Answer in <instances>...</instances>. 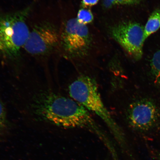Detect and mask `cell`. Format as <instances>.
Segmentation results:
<instances>
[{
    "label": "cell",
    "mask_w": 160,
    "mask_h": 160,
    "mask_svg": "<svg viewBox=\"0 0 160 160\" xmlns=\"http://www.w3.org/2000/svg\"><path fill=\"white\" fill-rule=\"evenodd\" d=\"M155 83L160 88V73L153 77Z\"/></svg>",
    "instance_id": "7c38bea8"
},
{
    "label": "cell",
    "mask_w": 160,
    "mask_h": 160,
    "mask_svg": "<svg viewBox=\"0 0 160 160\" xmlns=\"http://www.w3.org/2000/svg\"><path fill=\"white\" fill-rule=\"evenodd\" d=\"M113 38L130 57L139 61L143 55L145 41L144 28L133 22H125L114 26L110 30Z\"/></svg>",
    "instance_id": "5b68a950"
},
{
    "label": "cell",
    "mask_w": 160,
    "mask_h": 160,
    "mask_svg": "<svg viewBox=\"0 0 160 160\" xmlns=\"http://www.w3.org/2000/svg\"><path fill=\"white\" fill-rule=\"evenodd\" d=\"M69 93L71 98L92 112L104 122L116 139L122 143V131L103 103L95 80L88 76L81 75L70 84Z\"/></svg>",
    "instance_id": "7a4b0ae2"
},
{
    "label": "cell",
    "mask_w": 160,
    "mask_h": 160,
    "mask_svg": "<svg viewBox=\"0 0 160 160\" xmlns=\"http://www.w3.org/2000/svg\"><path fill=\"white\" fill-rule=\"evenodd\" d=\"M141 1L142 0H102L104 7L107 9L117 6L137 4Z\"/></svg>",
    "instance_id": "ba28073f"
},
{
    "label": "cell",
    "mask_w": 160,
    "mask_h": 160,
    "mask_svg": "<svg viewBox=\"0 0 160 160\" xmlns=\"http://www.w3.org/2000/svg\"><path fill=\"white\" fill-rule=\"evenodd\" d=\"M159 109L153 101L138 100L130 105L127 112L128 121L131 127L140 131L152 128L158 121Z\"/></svg>",
    "instance_id": "8992f818"
},
{
    "label": "cell",
    "mask_w": 160,
    "mask_h": 160,
    "mask_svg": "<svg viewBox=\"0 0 160 160\" xmlns=\"http://www.w3.org/2000/svg\"><path fill=\"white\" fill-rule=\"evenodd\" d=\"M93 16L89 9L82 8L78 12L77 19L79 23L86 25L91 23L93 20Z\"/></svg>",
    "instance_id": "9c48e42d"
},
{
    "label": "cell",
    "mask_w": 160,
    "mask_h": 160,
    "mask_svg": "<svg viewBox=\"0 0 160 160\" xmlns=\"http://www.w3.org/2000/svg\"><path fill=\"white\" fill-rule=\"evenodd\" d=\"M160 28V9H158L152 13L144 27L145 39L157 32Z\"/></svg>",
    "instance_id": "52a82bcc"
},
{
    "label": "cell",
    "mask_w": 160,
    "mask_h": 160,
    "mask_svg": "<svg viewBox=\"0 0 160 160\" xmlns=\"http://www.w3.org/2000/svg\"><path fill=\"white\" fill-rule=\"evenodd\" d=\"M59 48L64 56L72 59H81L89 55L93 44L92 37L87 26L77 19L66 20L59 30Z\"/></svg>",
    "instance_id": "3957f363"
},
{
    "label": "cell",
    "mask_w": 160,
    "mask_h": 160,
    "mask_svg": "<svg viewBox=\"0 0 160 160\" xmlns=\"http://www.w3.org/2000/svg\"><path fill=\"white\" fill-rule=\"evenodd\" d=\"M7 111L4 105L0 100V132L3 131L8 125Z\"/></svg>",
    "instance_id": "30bf717a"
},
{
    "label": "cell",
    "mask_w": 160,
    "mask_h": 160,
    "mask_svg": "<svg viewBox=\"0 0 160 160\" xmlns=\"http://www.w3.org/2000/svg\"><path fill=\"white\" fill-rule=\"evenodd\" d=\"M32 7L0 13V58L3 61L15 62L21 57L30 31L27 21Z\"/></svg>",
    "instance_id": "6da1fadb"
},
{
    "label": "cell",
    "mask_w": 160,
    "mask_h": 160,
    "mask_svg": "<svg viewBox=\"0 0 160 160\" xmlns=\"http://www.w3.org/2000/svg\"><path fill=\"white\" fill-rule=\"evenodd\" d=\"M99 0H82L81 3L84 8L92 7L97 4Z\"/></svg>",
    "instance_id": "8fae6325"
},
{
    "label": "cell",
    "mask_w": 160,
    "mask_h": 160,
    "mask_svg": "<svg viewBox=\"0 0 160 160\" xmlns=\"http://www.w3.org/2000/svg\"><path fill=\"white\" fill-rule=\"evenodd\" d=\"M59 31L56 26L42 21L30 30L23 50L33 57H48L59 48Z\"/></svg>",
    "instance_id": "277c9868"
}]
</instances>
